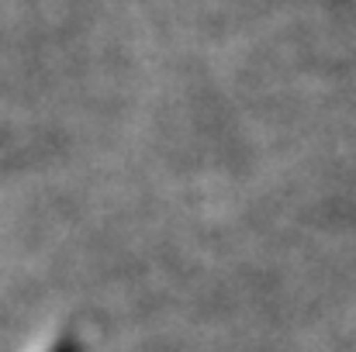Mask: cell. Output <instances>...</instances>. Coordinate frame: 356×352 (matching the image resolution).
<instances>
[{
  "label": "cell",
  "instance_id": "cell-1",
  "mask_svg": "<svg viewBox=\"0 0 356 352\" xmlns=\"http://www.w3.org/2000/svg\"><path fill=\"white\" fill-rule=\"evenodd\" d=\"M52 352H83V346H80L76 339H63V342H59Z\"/></svg>",
  "mask_w": 356,
  "mask_h": 352
}]
</instances>
